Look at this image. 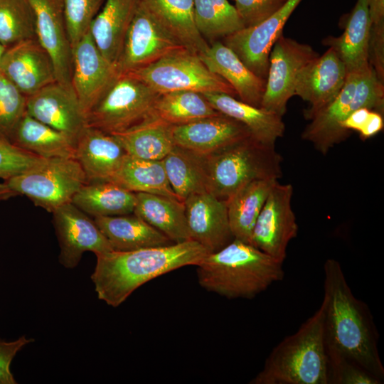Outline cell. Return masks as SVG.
I'll list each match as a JSON object with an SVG mask.
<instances>
[{
	"instance_id": "cell-44",
	"label": "cell",
	"mask_w": 384,
	"mask_h": 384,
	"mask_svg": "<svg viewBox=\"0 0 384 384\" xmlns=\"http://www.w3.org/2000/svg\"><path fill=\"white\" fill-rule=\"evenodd\" d=\"M33 341V338H27L25 336L12 341L0 339V384L16 383L10 370L11 363L23 346Z\"/></svg>"
},
{
	"instance_id": "cell-50",
	"label": "cell",
	"mask_w": 384,
	"mask_h": 384,
	"mask_svg": "<svg viewBox=\"0 0 384 384\" xmlns=\"http://www.w3.org/2000/svg\"><path fill=\"white\" fill-rule=\"evenodd\" d=\"M6 48L0 43V60L5 51Z\"/></svg>"
},
{
	"instance_id": "cell-30",
	"label": "cell",
	"mask_w": 384,
	"mask_h": 384,
	"mask_svg": "<svg viewBox=\"0 0 384 384\" xmlns=\"http://www.w3.org/2000/svg\"><path fill=\"white\" fill-rule=\"evenodd\" d=\"M133 213L164 234L173 242L191 239L184 203L176 199L147 193H135Z\"/></svg>"
},
{
	"instance_id": "cell-48",
	"label": "cell",
	"mask_w": 384,
	"mask_h": 384,
	"mask_svg": "<svg viewBox=\"0 0 384 384\" xmlns=\"http://www.w3.org/2000/svg\"><path fill=\"white\" fill-rule=\"evenodd\" d=\"M371 25L384 23V0H368Z\"/></svg>"
},
{
	"instance_id": "cell-5",
	"label": "cell",
	"mask_w": 384,
	"mask_h": 384,
	"mask_svg": "<svg viewBox=\"0 0 384 384\" xmlns=\"http://www.w3.org/2000/svg\"><path fill=\"white\" fill-rule=\"evenodd\" d=\"M367 107L383 114L384 86L369 63L347 73L345 83L336 97L315 112L302 133V138L326 155L335 145L347 139L349 131L341 127L353 111Z\"/></svg>"
},
{
	"instance_id": "cell-19",
	"label": "cell",
	"mask_w": 384,
	"mask_h": 384,
	"mask_svg": "<svg viewBox=\"0 0 384 384\" xmlns=\"http://www.w3.org/2000/svg\"><path fill=\"white\" fill-rule=\"evenodd\" d=\"M36 23L37 41L50 56L56 81L72 87L73 49L60 0H28Z\"/></svg>"
},
{
	"instance_id": "cell-27",
	"label": "cell",
	"mask_w": 384,
	"mask_h": 384,
	"mask_svg": "<svg viewBox=\"0 0 384 384\" xmlns=\"http://www.w3.org/2000/svg\"><path fill=\"white\" fill-rule=\"evenodd\" d=\"M370 29L368 1L357 0L343 33L336 38H326L323 43L336 51L347 73L358 70L369 64Z\"/></svg>"
},
{
	"instance_id": "cell-28",
	"label": "cell",
	"mask_w": 384,
	"mask_h": 384,
	"mask_svg": "<svg viewBox=\"0 0 384 384\" xmlns=\"http://www.w3.org/2000/svg\"><path fill=\"white\" fill-rule=\"evenodd\" d=\"M127 154L146 160H163L176 146L172 125L153 113L132 127L111 134Z\"/></svg>"
},
{
	"instance_id": "cell-32",
	"label": "cell",
	"mask_w": 384,
	"mask_h": 384,
	"mask_svg": "<svg viewBox=\"0 0 384 384\" xmlns=\"http://www.w3.org/2000/svg\"><path fill=\"white\" fill-rule=\"evenodd\" d=\"M136 193L110 181L87 182L73 196L71 203L94 218L133 213Z\"/></svg>"
},
{
	"instance_id": "cell-49",
	"label": "cell",
	"mask_w": 384,
	"mask_h": 384,
	"mask_svg": "<svg viewBox=\"0 0 384 384\" xmlns=\"http://www.w3.org/2000/svg\"><path fill=\"white\" fill-rule=\"evenodd\" d=\"M16 195L5 182L0 183V200L6 199Z\"/></svg>"
},
{
	"instance_id": "cell-26",
	"label": "cell",
	"mask_w": 384,
	"mask_h": 384,
	"mask_svg": "<svg viewBox=\"0 0 384 384\" xmlns=\"http://www.w3.org/2000/svg\"><path fill=\"white\" fill-rule=\"evenodd\" d=\"M94 220L113 250L130 251L174 243L134 213L95 217Z\"/></svg>"
},
{
	"instance_id": "cell-38",
	"label": "cell",
	"mask_w": 384,
	"mask_h": 384,
	"mask_svg": "<svg viewBox=\"0 0 384 384\" xmlns=\"http://www.w3.org/2000/svg\"><path fill=\"white\" fill-rule=\"evenodd\" d=\"M33 38L35 15L28 0H0V43L6 49Z\"/></svg>"
},
{
	"instance_id": "cell-13",
	"label": "cell",
	"mask_w": 384,
	"mask_h": 384,
	"mask_svg": "<svg viewBox=\"0 0 384 384\" xmlns=\"http://www.w3.org/2000/svg\"><path fill=\"white\" fill-rule=\"evenodd\" d=\"M53 223L60 247L59 262L65 268H75L84 252L96 255L113 250L94 219L71 202L53 213Z\"/></svg>"
},
{
	"instance_id": "cell-40",
	"label": "cell",
	"mask_w": 384,
	"mask_h": 384,
	"mask_svg": "<svg viewBox=\"0 0 384 384\" xmlns=\"http://www.w3.org/2000/svg\"><path fill=\"white\" fill-rule=\"evenodd\" d=\"M25 96L0 70V138L9 140L26 112Z\"/></svg>"
},
{
	"instance_id": "cell-1",
	"label": "cell",
	"mask_w": 384,
	"mask_h": 384,
	"mask_svg": "<svg viewBox=\"0 0 384 384\" xmlns=\"http://www.w3.org/2000/svg\"><path fill=\"white\" fill-rule=\"evenodd\" d=\"M208 253L193 240L130 251L112 250L96 255L91 279L98 299L117 307L145 283L179 268L196 266Z\"/></svg>"
},
{
	"instance_id": "cell-9",
	"label": "cell",
	"mask_w": 384,
	"mask_h": 384,
	"mask_svg": "<svg viewBox=\"0 0 384 384\" xmlns=\"http://www.w3.org/2000/svg\"><path fill=\"white\" fill-rule=\"evenodd\" d=\"M127 73L139 79L159 94L188 90L236 95L233 88L225 80L206 66L199 55L186 49Z\"/></svg>"
},
{
	"instance_id": "cell-33",
	"label": "cell",
	"mask_w": 384,
	"mask_h": 384,
	"mask_svg": "<svg viewBox=\"0 0 384 384\" xmlns=\"http://www.w3.org/2000/svg\"><path fill=\"white\" fill-rule=\"evenodd\" d=\"M277 181L254 180L225 201L230 228L234 238L250 244L257 218Z\"/></svg>"
},
{
	"instance_id": "cell-35",
	"label": "cell",
	"mask_w": 384,
	"mask_h": 384,
	"mask_svg": "<svg viewBox=\"0 0 384 384\" xmlns=\"http://www.w3.org/2000/svg\"><path fill=\"white\" fill-rule=\"evenodd\" d=\"M162 161L170 186L181 202L208 191L206 157L175 146Z\"/></svg>"
},
{
	"instance_id": "cell-16",
	"label": "cell",
	"mask_w": 384,
	"mask_h": 384,
	"mask_svg": "<svg viewBox=\"0 0 384 384\" xmlns=\"http://www.w3.org/2000/svg\"><path fill=\"white\" fill-rule=\"evenodd\" d=\"M0 70L26 97L57 82L52 59L36 38L6 48Z\"/></svg>"
},
{
	"instance_id": "cell-7",
	"label": "cell",
	"mask_w": 384,
	"mask_h": 384,
	"mask_svg": "<svg viewBox=\"0 0 384 384\" xmlns=\"http://www.w3.org/2000/svg\"><path fill=\"white\" fill-rule=\"evenodd\" d=\"M129 74H119L86 117L87 126L112 134L126 130L153 113L159 96Z\"/></svg>"
},
{
	"instance_id": "cell-2",
	"label": "cell",
	"mask_w": 384,
	"mask_h": 384,
	"mask_svg": "<svg viewBox=\"0 0 384 384\" xmlns=\"http://www.w3.org/2000/svg\"><path fill=\"white\" fill-rule=\"evenodd\" d=\"M324 270L327 356L343 357L381 380L384 368L363 304L353 296L336 260H326Z\"/></svg>"
},
{
	"instance_id": "cell-47",
	"label": "cell",
	"mask_w": 384,
	"mask_h": 384,
	"mask_svg": "<svg viewBox=\"0 0 384 384\" xmlns=\"http://www.w3.org/2000/svg\"><path fill=\"white\" fill-rule=\"evenodd\" d=\"M370 110L367 107H361L351 113L341 123V127L347 131L359 132L366 121Z\"/></svg>"
},
{
	"instance_id": "cell-8",
	"label": "cell",
	"mask_w": 384,
	"mask_h": 384,
	"mask_svg": "<svg viewBox=\"0 0 384 384\" xmlns=\"http://www.w3.org/2000/svg\"><path fill=\"white\" fill-rule=\"evenodd\" d=\"M5 183L16 195H24L35 206L53 213L71 202L87 178L75 158L58 157L48 159L43 165L13 176Z\"/></svg>"
},
{
	"instance_id": "cell-22",
	"label": "cell",
	"mask_w": 384,
	"mask_h": 384,
	"mask_svg": "<svg viewBox=\"0 0 384 384\" xmlns=\"http://www.w3.org/2000/svg\"><path fill=\"white\" fill-rule=\"evenodd\" d=\"M126 154L114 135L90 126L85 127L75 142V159L87 182L110 181Z\"/></svg>"
},
{
	"instance_id": "cell-20",
	"label": "cell",
	"mask_w": 384,
	"mask_h": 384,
	"mask_svg": "<svg viewBox=\"0 0 384 384\" xmlns=\"http://www.w3.org/2000/svg\"><path fill=\"white\" fill-rule=\"evenodd\" d=\"M172 134L176 146L203 157L251 137L242 124L221 113L172 126Z\"/></svg>"
},
{
	"instance_id": "cell-23",
	"label": "cell",
	"mask_w": 384,
	"mask_h": 384,
	"mask_svg": "<svg viewBox=\"0 0 384 384\" xmlns=\"http://www.w3.org/2000/svg\"><path fill=\"white\" fill-rule=\"evenodd\" d=\"M199 57L212 73L233 88L241 101L260 107L266 80L252 72L230 48L217 41Z\"/></svg>"
},
{
	"instance_id": "cell-34",
	"label": "cell",
	"mask_w": 384,
	"mask_h": 384,
	"mask_svg": "<svg viewBox=\"0 0 384 384\" xmlns=\"http://www.w3.org/2000/svg\"><path fill=\"white\" fill-rule=\"evenodd\" d=\"M110 181L134 193L178 200L170 186L162 160H146L126 154Z\"/></svg>"
},
{
	"instance_id": "cell-3",
	"label": "cell",
	"mask_w": 384,
	"mask_h": 384,
	"mask_svg": "<svg viewBox=\"0 0 384 384\" xmlns=\"http://www.w3.org/2000/svg\"><path fill=\"white\" fill-rule=\"evenodd\" d=\"M196 267L199 285L228 299H252L284 275L282 262L236 238Z\"/></svg>"
},
{
	"instance_id": "cell-39",
	"label": "cell",
	"mask_w": 384,
	"mask_h": 384,
	"mask_svg": "<svg viewBox=\"0 0 384 384\" xmlns=\"http://www.w3.org/2000/svg\"><path fill=\"white\" fill-rule=\"evenodd\" d=\"M72 49L90 31L105 0H60Z\"/></svg>"
},
{
	"instance_id": "cell-31",
	"label": "cell",
	"mask_w": 384,
	"mask_h": 384,
	"mask_svg": "<svg viewBox=\"0 0 384 384\" xmlns=\"http://www.w3.org/2000/svg\"><path fill=\"white\" fill-rule=\"evenodd\" d=\"M157 20L188 50L201 55L209 43L198 32L193 13V0H142Z\"/></svg>"
},
{
	"instance_id": "cell-10",
	"label": "cell",
	"mask_w": 384,
	"mask_h": 384,
	"mask_svg": "<svg viewBox=\"0 0 384 384\" xmlns=\"http://www.w3.org/2000/svg\"><path fill=\"white\" fill-rule=\"evenodd\" d=\"M185 49L145 4L138 0L115 67L118 74L127 73Z\"/></svg>"
},
{
	"instance_id": "cell-6",
	"label": "cell",
	"mask_w": 384,
	"mask_h": 384,
	"mask_svg": "<svg viewBox=\"0 0 384 384\" xmlns=\"http://www.w3.org/2000/svg\"><path fill=\"white\" fill-rule=\"evenodd\" d=\"M282 161L275 144L249 137L206 157L207 191L226 201L254 180H279Z\"/></svg>"
},
{
	"instance_id": "cell-45",
	"label": "cell",
	"mask_w": 384,
	"mask_h": 384,
	"mask_svg": "<svg viewBox=\"0 0 384 384\" xmlns=\"http://www.w3.org/2000/svg\"><path fill=\"white\" fill-rule=\"evenodd\" d=\"M368 62L384 82V23L371 25Z\"/></svg>"
},
{
	"instance_id": "cell-11",
	"label": "cell",
	"mask_w": 384,
	"mask_h": 384,
	"mask_svg": "<svg viewBox=\"0 0 384 384\" xmlns=\"http://www.w3.org/2000/svg\"><path fill=\"white\" fill-rule=\"evenodd\" d=\"M319 55L311 46L282 34L270 53L265 90L260 107L283 117L289 100L294 95L299 72Z\"/></svg>"
},
{
	"instance_id": "cell-43",
	"label": "cell",
	"mask_w": 384,
	"mask_h": 384,
	"mask_svg": "<svg viewBox=\"0 0 384 384\" xmlns=\"http://www.w3.org/2000/svg\"><path fill=\"white\" fill-rule=\"evenodd\" d=\"M288 0H235L245 27L256 26L279 10Z\"/></svg>"
},
{
	"instance_id": "cell-42",
	"label": "cell",
	"mask_w": 384,
	"mask_h": 384,
	"mask_svg": "<svg viewBox=\"0 0 384 384\" xmlns=\"http://www.w3.org/2000/svg\"><path fill=\"white\" fill-rule=\"evenodd\" d=\"M329 383L378 384L381 380L358 365L338 356H327Z\"/></svg>"
},
{
	"instance_id": "cell-46",
	"label": "cell",
	"mask_w": 384,
	"mask_h": 384,
	"mask_svg": "<svg viewBox=\"0 0 384 384\" xmlns=\"http://www.w3.org/2000/svg\"><path fill=\"white\" fill-rule=\"evenodd\" d=\"M383 114L370 110L363 127L358 132L361 137L363 139H366L373 137L383 129Z\"/></svg>"
},
{
	"instance_id": "cell-21",
	"label": "cell",
	"mask_w": 384,
	"mask_h": 384,
	"mask_svg": "<svg viewBox=\"0 0 384 384\" xmlns=\"http://www.w3.org/2000/svg\"><path fill=\"white\" fill-rule=\"evenodd\" d=\"M183 203L191 239L209 253L233 240L225 201L204 191L190 196Z\"/></svg>"
},
{
	"instance_id": "cell-12",
	"label": "cell",
	"mask_w": 384,
	"mask_h": 384,
	"mask_svg": "<svg viewBox=\"0 0 384 384\" xmlns=\"http://www.w3.org/2000/svg\"><path fill=\"white\" fill-rule=\"evenodd\" d=\"M291 183L274 184L255 222L250 244L283 263L298 225L292 207Z\"/></svg>"
},
{
	"instance_id": "cell-36",
	"label": "cell",
	"mask_w": 384,
	"mask_h": 384,
	"mask_svg": "<svg viewBox=\"0 0 384 384\" xmlns=\"http://www.w3.org/2000/svg\"><path fill=\"white\" fill-rule=\"evenodd\" d=\"M153 114L176 126L220 113L211 106L202 93L182 90L159 94L154 105Z\"/></svg>"
},
{
	"instance_id": "cell-24",
	"label": "cell",
	"mask_w": 384,
	"mask_h": 384,
	"mask_svg": "<svg viewBox=\"0 0 384 384\" xmlns=\"http://www.w3.org/2000/svg\"><path fill=\"white\" fill-rule=\"evenodd\" d=\"M211 106L220 113L242 124L251 137L267 144H275L283 137L285 124L282 117L235 99L224 92L202 93Z\"/></svg>"
},
{
	"instance_id": "cell-18",
	"label": "cell",
	"mask_w": 384,
	"mask_h": 384,
	"mask_svg": "<svg viewBox=\"0 0 384 384\" xmlns=\"http://www.w3.org/2000/svg\"><path fill=\"white\" fill-rule=\"evenodd\" d=\"M346 75L345 65L332 47L301 70L297 78L294 95L309 104V107L304 112L306 119H309L336 97L345 83Z\"/></svg>"
},
{
	"instance_id": "cell-15",
	"label": "cell",
	"mask_w": 384,
	"mask_h": 384,
	"mask_svg": "<svg viewBox=\"0 0 384 384\" xmlns=\"http://www.w3.org/2000/svg\"><path fill=\"white\" fill-rule=\"evenodd\" d=\"M97 48L90 32L73 48L72 87L85 115L118 75Z\"/></svg>"
},
{
	"instance_id": "cell-37",
	"label": "cell",
	"mask_w": 384,
	"mask_h": 384,
	"mask_svg": "<svg viewBox=\"0 0 384 384\" xmlns=\"http://www.w3.org/2000/svg\"><path fill=\"white\" fill-rule=\"evenodd\" d=\"M193 13L196 28L208 43L225 38L245 27L228 0H193Z\"/></svg>"
},
{
	"instance_id": "cell-29",
	"label": "cell",
	"mask_w": 384,
	"mask_h": 384,
	"mask_svg": "<svg viewBox=\"0 0 384 384\" xmlns=\"http://www.w3.org/2000/svg\"><path fill=\"white\" fill-rule=\"evenodd\" d=\"M9 141L46 159L75 158V142L73 139L26 112L16 124Z\"/></svg>"
},
{
	"instance_id": "cell-17",
	"label": "cell",
	"mask_w": 384,
	"mask_h": 384,
	"mask_svg": "<svg viewBox=\"0 0 384 384\" xmlns=\"http://www.w3.org/2000/svg\"><path fill=\"white\" fill-rule=\"evenodd\" d=\"M26 112L75 142L87 126L86 117L73 87L58 82L27 97Z\"/></svg>"
},
{
	"instance_id": "cell-4",
	"label": "cell",
	"mask_w": 384,
	"mask_h": 384,
	"mask_svg": "<svg viewBox=\"0 0 384 384\" xmlns=\"http://www.w3.org/2000/svg\"><path fill=\"white\" fill-rule=\"evenodd\" d=\"M325 304L299 329L276 346L251 384H327Z\"/></svg>"
},
{
	"instance_id": "cell-25",
	"label": "cell",
	"mask_w": 384,
	"mask_h": 384,
	"mask_svg": "<svg viewBox=\"0 0 384 384\" xmlns=\"http://www.w3.org/2000/svg\"><path fill=\"white\" fill-rule=\"evenodd\" d=\"M138 0H105L90 32L102 55L115 65L122 49Z\"/></svg>"
},
{
	"instance_id": "cell-41",
	"label": "cell",
	"mask_w": 384,
	"mask_h": 384,
	"mask_svg": "<svg viewBox=\"0 0 384 384\" xmlns=\"http://www.w3.org/2000/svg\"><path fill=\"white\" fill-rule=\"evenodd\" d=\"M47 159L0 138V178H9L43 165Z\"/></svg>"
},
{
	"instance_id": "cell-14",
	"label": "cell",
	"mask_w": 384,
	"mask_h": 384,
	"mask_svg": "<svg viewBox=\"0 0 384 384\" xmlns=\"http://www.w3.org/2000/svg\"><path fill=\"white\" fill-rule=\"evenodd\" d=\"M302 0H288L279 10L260 23L244 27L223 38L242 62L255 75L266 80L271 49L282 34L283 28Z\"/></svg>"
}]
</instances>
